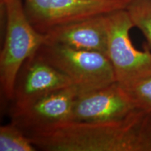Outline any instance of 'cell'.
Segmentation results:
<instances>
[{
	"instance_id": "6da1fadb",
	"label": "cell",
	"mask_w": 151,
	"mask_h": 151,
	"mask_svg": "<svg viewBox=\"0 0 151 151\" xmlns=\"http://www.w3.org/2000/svg\"><path fill=\"white\" fill-rule=\"evenodd\" d=\"M28 137L46 151H151V111L137 108L114 121H69Z\"/></svg>"
},
{
	"instance_id": "7a4b0ae2",
	"label": "cell",
	"mask_w": 151,
	"mask_h": 151,
	"mask_svg": "<svg viewBox=\"0 0 151 151\" xmlns=\"http://www.w3.org/2000/svg\"><path fill=\"white\" fill-rule=\"evenodd\" d=\"M1 5L5 9L6 24L0 54V86L4 97L11 101L19 71L46 39L28 20L22 0H6Z\"/></svg>"
},
{
	"instance_id": "3957f363",
	"label": "cell",
	"mask_w": 151,
	"mask_h": 151,
	"mask_svg": "<svg viewBox=\"0 0 151 151\" xmlns=\"http://www.w3.org/2000/svg\"><path fill=\"white\" fill-rule=\"evenodd\" d=\"M36 53L65 75L80 93L116 81L110 60L102 52L44 43Z\"/></svg>"
},
{
	"instance_id": "277c9868",
	"label": "cell",
	"mask_w": 151,
	"mask_h": 151,
	"mask_svg": "<svg viewBox=\"0 0 151 151\" xmlns=\"http://www.w3.org/2000/svg\"><path fill=\"white\" fill-rule=\"evenodd\" d=\"M127 9L108 14L106 55L112 65L116 82L124 89L131 88L151 75V50L134 46L129 32L134 27Z\"/></svg>"
},
{
	"instance_id": "5b68a950",
	"label": "cell",
	"mask_w": 151,
	"mask_h": 151,
	"mask_svg": "<svg viewBox=\"0 0 151 151\" xmlns=\"http://www.w3.org/2000/svg\"><path fill=\"white\" fill-rule=\"evenodd\" d=\"M130 0H22L28 20L39 32L90 17L127 9Z\"/></svg>"
},
{
	"instance_id": "8992f818",
	"label": "cell",
	"mask_w": 151,
	"mask_h": 151,
	"mask_svg": "<svg viewBox=\"0 0 151 151\" xmlns=\"http://www.w3.org/2000/svg\"><path fill=\"white\" fill-rule=\"evenodd\" d=\"M79 93L76 87L71 86L12 107L11 122L29 136L70 121L73 104Z\"/></svg>"
},
{
	"instance_id": "52a82bcc",
	"label": "cell",
	"mask_w": 151,
	"mask_h": 151,
	"mask_svg": "<svg viewBox=\"0 0 151 151\" xmlns=\"http://www.w3.org/2000/svg\"><path fill=\"white\" fill-rule=\"evenodd\" d=\"M137 108L127 90L116 81L79 93L73 104L70 121H114L124 118Z\"/></svg>"
},
{
	"instance_id": "ba28073f",
	"label": "cell",
	"mask_w": 151,
	"mask_h": 151,
	"mask_svg": "<svg viewBox=\"0 0 151 151\" xmlns=\"http://www.w3.org/2000/svg\"><path fill=\"white\" fill-rule=\"evenodd\" d=\"M71 86L72 83L65 75L35 53L26 60L19 71L11 99L12 107Z\"/></svg>"
},
{
	"instance_id": "9c48e42d",
	"label": "cell",
	"mask_w": 151,
	"mask_h": 151,
	"mask_svg": "<svg viewBox=\"0 0 151 151\" xmlns=\"http://www.w3.org/2000/svg\"><path fill=\"white\" fill-rule=\"evenodd\" d=\"M108 14L90 17L55 27L44 34L45 43L106 55Z\"/></svg>"
},
{
	"instance_id": "30bf717a",
	"label": "cell",
	"mask_w": 151,
	"mask_h": 151,
	"mask_svg": "<svg viewBox=\"0 0 151 151\" xmlns=\"http://www.w3.org/2000/svg\"><path fill=\"white\" fill-rule=\"evenodd\" d=\"M31 138L14 122L0 127V151H35Z\"/></svg>"
},
{
	"instance_id": "8fae6325",
	"label": "cell",
	"mask_w": 151,
	"mask_h": 151,
	"mask_svg": "<svg viewBox=\"0 0 151 151\" xmlns=\"http://www.w3.org/2000/svg\"><path fill=\"white\" fill-rule=\"evenodd\" d=\"M126 9L134 26L144 35L151 50V0H130Z\"/></svg>"
},
{
	"instance_id": "7c38bea8",
	"label": "cell",
	"mask_w": 151,
	"mask_h": 151,
	"mask_svg": "<svg viewBox=\"0 0 151 151\" xmlns=\"http://www.w3.org/2000/svg\"><path fill=\"white\" fill-rule=\"evenodd\" d=\"M125 90L137 108L151 111V75Z\"/></svg>"
},
{
	"instance_id": "4fadbf2b",
	"label": "cell",
	"mask_w": 151,
	"mask_h": 151,
	"mask_svg": "<svg viewBox=\"0 0 151 151\" xmlns=\"http://www.w3.org/2000/svg\"><path fill=\"white\" fill-rule=\"evenodd\" d=\"M6 0H0V1H1V4H2Z\"/></svg>"
}]
</instances>
